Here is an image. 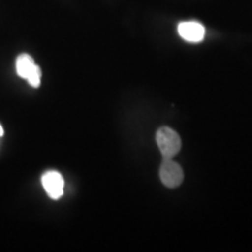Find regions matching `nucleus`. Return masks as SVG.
Segmentation results:
<instances>
[{
    "instance_id": "f257e3e1",
    "label": "nucleus",
    "mask_w": 252,
    "mask_h": 252,
    "mask_svg": "<svg viewBox=\"0 0 252 252\" xmlns=\"http://www.w3.org/2000/svg\"><path fill=\"white\" fill-rule=\"evenodd\" d=\"M156 140L163 159H173L180 152L181 138L171 127H167V126L160 127L157 131Z\"/></svg>"
},
{
    "instance_id": "f03ea898",
    "label": "nucleus",
    "mask_w": 252,
    "mask_h": 252,
    "mask_svg": "<svg viewBox=\"0 0 252 252\" xmlns=\"http://www.w3.org/2000/svg\"><path fill=\"white\" fill-rule=\"evenodd\" d=\"M160 180L166 187L176 188L184 181V171L173 159H163L160 166Z\"/></svg>"
},
{
    "instance_id": "7ed1b4c3",
    "label": "nucleus",
    "mask_w": 252,
    "mask_h": 252,
    "mask_svg": "<svg viewBox=\"0 0 252 252\" xmlns=\"http://www.w3.org/2000/svg\"><path fill=\"white\" fill-rule=\"evenodd\" d=\"M42 186L45 188L46 193L53 200H59L63 195V188H64V180L62 175L56 171L46 172L42 175Z\"/></svg>"
},
{
    "instance_id": "20e7f679",
    "label": "nucleus",
    "mask_w": 252,
    "mask_h": 252,
    "mask_svg": "<svg viewBox=\"0 0 252 252\" xmlns=\"http://www.w3.org/2000/svg\"><path fill=\"white\" fill-rule=\"evenodd\" d=\"M178 33L187 42L198 43L204 39L206 30L203 25L197 21H184L179 24Z\"/></svg>"
},
{
    "instance_id": "39448f33",
    "label": "nucleus",
    "mask_w": 252,
    "mask_h": 252,
    "mask_svg": "<svg viewBox=\"0 0 252 252\" xmlns=\"http://www.w3.org/2000/svg\"><path fill=\"white\" fill-rule=\"evenodd\" d=\"M37 65L34 62L33 58L28 54H21L18 56L17 63H15V68H17V74L20 77L28 80L33 71L35 70Z\"/></svg>"
},
{
    "instance_id": "423d86ee",
    "label": "nucleus",
    "mask_w": 252,
    "mask_h": 252,
    "mask_svg": "<svg viewBox=\"0 0 252 252\" xmlns=\"http://www.w3.org/2000/svg\"><path fill=\"white\" fill-rule=\"evenodd\" d=\"M41 75H42V72H41V69L39 65H37L35 71H34L27 80L28 83H30L33 88H39L41 84Z\"/></svg>"
},
{
    "instance_id": "0eeeda50",
    "label": "nucleus",
    "mask_w": 252,
    "mask_h": 252,
    "mask_svg": "<svg viewBox=\"0 0 252 252\" xmlns=\"http://www.w3.org/2000/svg\"><path fill=\"white\" fill-rule=\"evenodd\" d=\"M4 135V130H2V126L0 125V137H2Z\"/></svg>"
}]
</instances>
